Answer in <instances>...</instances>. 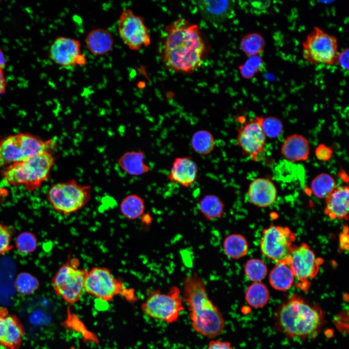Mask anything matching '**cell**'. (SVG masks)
I'll return each instance as SVG.
<instances>
[{
	"label": "cell",
	"instance_id": "8",
	"mask_svg": "<svg viewBox=\"0 0 349 349\" xmlns=\"http://www.w3.org/2000/svg\"><path fill=\"white\" fill-rule=\"evenodd\" d=\"M85 292L99 300L110 301L121 295L127 300H135L134 291L125 287L108 268L94 267L87 271L84 283Z\"/></svg>",
	"mask_w": 349,
	"mask_h": 349
},
{
	"label": "cell",
	"instance_id": "33",
	"mask_svg": "<svg viewBox=\"0 0 349 349\" xmlns=\"http://www.w3.org/2000/svg\"><path fill=\"white\" fill-rule=\"evenodd\" d=\"M244 271L247 279L255 283L260 282L265 278L268 269L265 263L261 259L251 258L246 262Z\"/></svg>",
	"mask_w": 349,
	"mask_h": 349
},
{
	"label": "cell",
	"instance_id": "31",
	"mask_svg": "<svg viewBox=\"0 0 349 349\" xmlns=\"http://www.w3.org/2000/svg\"><path fill=\"white\" fill-rule=\"evenodd\" d=\"M336 182L330 174L321 173L311 181V189L313 194L319 198H326L335 188Z\"/></svg>",
	"mask_w": 349,
	"mask_h": 349
},
{
	"label": "cell",
	"instance_id": "37",
	"mask_svg": "<svg viewBox=\"0 0 349 349\" xmlns=\"http://www.w3.org/2000/svg\"><path fill=\"white\" fill-rule=\"evenodd\" d=\"M263 65V62L260 56L250 57L241 69V74L245 78H252L262 69Z\"/></svg>",
	"mask_w": 349,
	"mask_h": 349
},
{
	"label": "cell",
	"instance_id": "11",
	"mask_svg": "<svg viewBox=\"0 0 349 349\" xmlns=\"http://www.w3.org/2000/svg\"><path fill=\"white\" fill-rule=\"evenodd\" d=\"M295 240V234L288 227L270 225L263 231L260 250L266 257L277 263L289 257Z\"/></svg>",
	"mask_w": 349,
	"mask_h": 349
},
{
	"label": "cell",
	"instance_id": "5",
	"mask_svg": "<svg viewBox=\"0 0 349 349\" xmlns=\"http://www.w3.org/2000/svg\"><path fill=\"white\" fill-rule=\"evenodd\" d=\"M53 140H43L29 133L9 136L0 143V167L27 160L55 147Z\"/></svg>",
	"mask_w": 349,
	"mask_h": 349
},
{
	"label": "cell",
	"instance_id": "15",
	"mask_svg": "<svg viewBox=\"0 0 349 349\" xmlns=\"http://www.w3.org/2000/svg\"><path fill=\"white\" fill-rule=\"evenodd\" d=\"M49 55L55 63L64 67L84 66L86 63L79 40L67 37H57L50 47Z\"/></svg>",
	"mask_w": 349,
	"mask_h": 349
},
{
	"label": "cell",
	"instance_id": "24",
	"mask_svg": "<svg viewBox=\"0 0 349 349\" xmlns=\"http://www.w3.org/2000/svg\"><path fill=\"white\" fill-rule=\"evenodd\" d=\"M295 277L290 267L288 258L276 263L269 274V282L275 290L285 291L293 284Z\"/></svg>",
	"mask_w": 349,
	"mask_h": 349
},
{
	"label": "cell",
	"instance_id": "13",
	"mask_svg": "<svg viewBox=\"0 0 349 349\" xmlns=\"http://www.w3.org/2000/svg\"><path fill=\"white\" fill-rule=\"evenodd\" d=\"M295 279L299 282V287L307 289L308 280L315 278L319 271L323 260L317 257L306 243L295 245L288 257Z\"/></svg>",
	"mask_w": 349,
	"mask_h": 349
},
{
	"label": "cell",
	"instance_id": "26",
	"mask_svg": "<svg viewBox=\"0 0 349 349\" xmlns=\"http://www.w3.org/2000/svg\"><path fill=\"white\" fill-rule=\"evenodd\" d=\"M225 255L230 259H238L248 253L249 245L246 238L240 234H231L226 236L222 242Z\"/></svg>",
	"mask_w": 349,
	"mask_h": 349
},
{
	"label": "cell",
	"instance_id": "2",
	"mask_svg": "<svg viewBox=\"0 0 349 349\" xmlns=\"http://www.w3.org/2000/svg\"><path fill=\"white\" fill-rule=\"evenodd\" d=\"M182 286L183 301L187 304L193 330L208 338L219 336L225 328V321L208 297L203 279L195 272L191 273L184 279Z\"/></svg>",
	"mask_w": 349,
	"mask_h": 349
},
{
	"label": "cell",
	"instance_id": "20",
	"mask_svg": "<svg viewBox=\"0 0 349 349\" xmlns=\"http://www.w3.org/2000/svg\"><path fill=\"white\" fill-rule=\"evenodd\" d=\"M348 186L336 187L325 198V214L332 220H347L349 217Z\"/></svg>",
	"mask_w": 349,
	"mask_h": 349
},
{
	"label": "cell",
	"instance_id": "45",
	"mask_svg": "<svg viewBox=\"0 0 349 349\" xmlns=\"http://www.w3.org/2000/svg\"><path fill=\"white\" fill-rule=\"evenodd\" d=\"M8 195V190L6 189L0 187V201L3 198H5Z\"/></svg>",
	"mask_w": 349,
	"mask_h": 349
},
{
	"label": "cell",
	"instance_id": "12",
	"mask_svg": "<svg viewBox=\"0 0 349 349\" xmlns=\"http://www.w3.org/2000/svg\"><path fill=\"white\" fill-rule=\"evenodd\" d=\"M118 31L123 42L132 50H140L151 43L150 34L143 19L129 9L121 13Z\"/></svg>",
	"mask_w": 349,
	"mask_h": 349
},
{
	"label": "cell",
	"instance_id": "21",
	"mask_svg": "<svg viewBox=\"0 0 349 349\" xmlns=\"http://www.w3.org/2000/svg\"><path fill=\"white\" fill-rule=\"evenodd\" d=\"M310 145L308 140L303 135L297 134L286 137L281 148L283 157L291 161L308 159Z\"/></svg>",
	"mask_w": 349,
	"mask_h": 349
},
{
	"label": "cell",
	"instance_id": "34",
	"mask_svg": "<svg viewBox=\"0 0 349 349\" xmlns=\"http://www.w3.org/2000/svg\"><path fill=\"white\" fill-rule=\"evenodd\" d=\"M16 250L23 254H29L37 249L38 240L32 232L24 231L19 233L15 241Z\"/></svg>",
	"mask_w": 349,
	"mask_h": 349
},
{
	"label": "cell",
	"instance_id": "27",
	"mask_svg": "<svg viewBox=\"0 0 349 349\" xmlns=\"http://www.w3.org/2000/svg\"><path fill=\"white\" fill-rule=\"evenodd\" d=\"M122 215L129 220H135L142 216L145 209L144 200L136 194H130L123 198L120 204Z\"/></svg>",
	"mask_w": 349,
	"mask_h": 349
},
{
	"label": "cell",
	"instance_id": "17",
	"mask_svg": "<svg viewBox=\"0 0 349 349\" xmlns=\"http://www.w3.org/2000/svg\"><path fill=\"white\" fill-rule=\"evenodd\" d=\"M198 167L190 157L175 158L167 174L168 181L188 188L194 184L198 178Z\"/></svg>",
	"mask_w": 349,
	"mask_h": 349
},
{
	"label": "cell",
	"instance_id": "30",
	"mask_svg": "<svg viewBox=\"0 0 349 349\" xmlns=\"http://www.w3.org/2000/svg\"><path fill=\"white\" fill-rule=\"evenodd\" d=\"M266 42L263 36L256 32L245 35L240 42L242 51L247 56H259L264 50Z\"/></svg>",
	"mask_w": 349,
	"mask_h": 349
},
{
	"label": "cell",
	"instance_id": "9",
	"mask_svg": "<svg viewBox=\"0 0 349 349\" xmlns=\"http://www.w3.org/2000/svg\"><path fill=\"white\" fill-rule=\"evenodd\" d=\"M303 58L313 65H333L339 54L336 37L315 26L302 43Z\"/></svg>",
	"mask_w": 349,
	"mask_h": 349
},
{
	"label": "cell",
	"instance_id": "3",
	"mask_svg": "<svg viewBox=\"0 0 349 349\" xmlns=\"http://www.w3.org/2000/svg\"><path fill=\"white\" fill-rule=\"evenodd\" d=\"M325 322L320 306L295 294L278 307L274 317L276 330L294 340L315 338Z\"/></svg>",
	"mask_w": 349,
	"mask_h": 349
},
{
	"label": "cell",
	"instance_id": "19",
	"mask_svg": "<svg viewBox=\"0 0 349 349\" xmlns=\"http://www.w3.org/2000/svg\"><path fill=\"white\" fill-rule=\"evenodd\" d=\"M248 198L254 205L268 207L275 202L277 190L274 184L269 179L259 177L250 184L247 192Z\"/></svg>",
	"mask_w": 349,
	"mask_h": 349
},
{
	"label": "cell",
	"instance_id": "44",
	"mask_svg": "<svg viewBox=\"0 0 349 349\" xmlns=\"http://www.w3.org/2000/svg\"><path fill=\"white\" fill-rule=\"evenodd\" d=\"M6 63V59L3 50L0 48V68L4 69Z\"/></svg>",
	"mask_w": 349,
	"mask_h": 349
},
{
	"label": "cell",
	"instance_id": "35",
	"mask_svg": "<svg viewBox=\"0 0 349 349\" xmlns=\"http://www.w3.org/2000/svg\"><path fill=\"white\" fill-rule=\"evenodd\" d=\"M261 127L266 137L270 138L278 137L283 130L282 121L274 116L262 117Z\"/></svg>",
	"mask_w": 349,
	"mask_h": 349
},
{
	"label": "cell",
	"instance_id": "1",
	"mask_svg": "<svg viewBox=\"0 0 349 349\" xmlns=\"http://www.w3.org/2000/svg\"><path fill=\"white\" fill-rule=\"evenodd\" d=\"M160 50L163 63L167 68L188 74L202 65L206 47L198 26L180 18L165 28Z\"/></svg>",
	"mask_w": 349,
	"mask_h": 349
},
{
	"label": "cell",
	"instance_id": "28",
	"mask_svg": "<svg viewBox=\"0 0 349 349\" xmlns=\"http://www.w3.org/2000/svg\"><path fill=\"white\" fill-rule=\"evenodd\" d=\"M270 296L269 289L265 285L260 282H255L247 288L245 299L250 306L259 308L268 303Z\"/></svg>",
	"mask_w": 349,
	"mask_h": 349
},
{
	"label": "cell",
	"instance_id": "22",
	"mask_svg": "<svg viewBox=\"0 0 349 349\" xmlns=\"http://www.w3.org/2000/svg\"><path fill=\"white\" fill-rule=\"evenodd\" d=\"M117 163L121 170L131 176H140L150 170L145 161L144 153L140 149L125 152L118 159Z\"/></svg>",
	"mask_w": 349,
	"mask_h": 349
},
{
	"label": "cell",
	"instance_id": "43",
	"mask_svg": "<svg viewBox=\"0 0 349 349\" xmlns=\"http://www.w3.org/2000/svg\"><path fill=\"white\" fill-rule=\"evenodd\" d=\"M7 89V81L4 69L0 68V95H3Z\"/></svg>",
	"mask_w": 349,
	"mask_h": 349
},
{
	"label": "cell",
	"instance_id": "32",
	"mask_svg": "<svg viewBox=\"0 0 349 349\" xmlns=\"http://www.w3.org/2000/svg\"><path fill=\"white\" fill-rule=\"evenodd\" d=\"M14 286L16 292L24 296L34 294L40 287L38 278L27 272H21L15 278Z\"/></svg>",
	"mask_w": 349,
	"mask_h": 349
},
{
	"label": "cell",
	"instance_id": "7",
	"mask_svg": "<svg viewBox=\"0 0 349 349\" xmlns=\"http://www.w3.org/2000/svg\"><path fill=\"white\" fill-rule=\"evenodd\" d=\"M87 271L80 268V262L77 258L69 257L51 280L55 294L68 304L77 303L85 292L84 283Z\"/></svg>",
	"mask_w": 349,
	"mask_h": 349
},
{
	"label": "cell",
	"instance_id": "16",
	"mask_svg": "<svg viewBox=\"0 0 349 349\" xmlns=\"http://www.w3.org/2000/svg\"><path fill=\"white\" fill-rule=\"evenodd\" d=\"M25 334L20 318L0 305V349H20Z\"/></svg>",
	"mask_w": 349,
	"mask_h": 349
},
{
	"label": "cell",
	"instance_id": "29",
	"mask_svg": "<svg viewBox=\"0 0 349 349\" xmlns=\"http://www.w3.org/2000/svg\"><path fill=\"white\" fill-rule=\"evenodd\" d=\"M190 145L197 154L206 155L210 154L214 149L215 140L210 131L206 129L199 130L192 135Z\"/></svg>",
	"mask_w": 349,
	"mask_h": 349
},
{
	"label": "cell",
	"instance_id": "42",
	"mask_svg": "<svg viewBox=\"0 0 349 349\" xmlns=\"http://www.w3.org/2000/svg\"><path fill=\"white\" fill-rule=\"evenodd\" d=\"M270 5V1H256L251 2V6L254 8V11L256 12L262 13L266 11Z\"/></svg>",
	"mask_w": 349,
	"mask_h": 349
},
{
	"label": "cell",
	"instance_id": "38",
	"mask_svg": "<svg viewBox=\"0 0 349 349\" xmlns=\"http://www.w3.org/2000/svg\"><path fill=\"white\" fill-rule=\"evenodd\" d=\"M333 151L330 147L324 144H320L315 150V156L317 159L322 161L330 160L333 156Z\"/></svg>",
	"mask_w": 349,
	"mask_h": 349
},
{
	"label": "cell",
	"instance_id": "18",
	"mask_svg": "<svg viewBox=\"0 0 349 349\" xmlns=\"http://www.w3.org/2000/svg\"><path fill=\"white\" fill-rule=\"evenodd\" d=\"M197 5L203 17L211 23H222L235 15L234 1L199 0Z\"/></svg>",
	"mask_w": 349,
	"mask_h": 349
},
{
	"label": "cell",
	"instance_id": "10",
	"mask_svg": "<svg viewBox=\"0 0 349 349\" xmlns=\"http://www.w3.org/2000/svg\"><path fill=\"white\" fill-rule=\"evenodd\" d=\"M141 309L151 318L167 323L175 322L184 310L180 290L172 286L167 293L152 291L142 304Z\"/></svg>",
	"mask_w": 349,
	"mask_h": 349
},
{
	"label": "cell",
	"instance_id": "14",
	"mask_svg": "<svg viewBox=\"0 0 349 349\" xmlns=\"http://www.w3.org/2000/svg\"><path fill=\"white\" fill-rule=\"evenodd\" d=\"M262 117L256 116L246 122L238 129L237 144L243 154L255 161L264 153L266 136L261 127Z\"/></svg>",
	"mask_w": 349,
	"mask_h": 349
},
{
	"label": "cell",
	"instance_id": "6",
	"mask_svg": "<svg viewBox=\"0 0 349 349\" xmlns=\"http://www.w3.org/2000/svg\"><path fill=\"white\" fill-rule=\"evenodd\" d=\"M92 187L81 184L75 179L52 185L47 193V199L56 212L67 216L83 208L90 201Z\"/></svg>",
	"mask_w": 349,
	"mask_h": 349
},
{
	"label": "cell",
	"instance_id": "23",
	"mask_svg": "<svg viewBox=\"0 0 349 349\" xmlns=\"http://www.w3.org/2000/svg\"><path fill=\"white\" fill-rule=\"evenodd\" d=\"M85 44L88 50L93 55L101 56L110 52L114 45L112 34L103 28L91 30L85 38Z\"/></svg>",
	"mask_w": 349,
	"mask_h": 349
},
{
	"label": "cell",
	"instance_id": "36",
	"mask_svg": "<svg viewBox=\"0 0 349 349\" xmlns=\"http://www.w3.org/2000/svg\"><path fill=\"white\" fill-rule=\"evenodd\" d=\"M13 229L0 223V255L11 251L14 245L12 243Z\"/></svg>",
	"mask_w": 349,
	"mask_h": 349
},
{
	"label": "cell",
	"instance_id": "4",
	"mask_svg": "<svg viewBox=\"0 0 349 349\" xmlns=\"http://www.w3.org/2000/svg\"><path fill=\"white\" fill-rule=\"evenodd\" d=\"M55 161V158L50 152H45L5 166L1 171V176L8 184L22 186L32 191L48 179Z\"/></svg>",
	"mask_w": 349,
	"mask_h": 349
},
{
	"label": "cell",
	"instance_id": "41",
	"mask_svg": "<svg viewBox=\"0 0 349 349\" xmlns=\"http://www.w3.org/2000/svg\"><path fill=\"white\" fill-rule=\"evenodd\" d=\"M339 247L342 251H348L349 249V229L345 226L339 235Z\"/></svg>",
	"mask_w": 349,
	"mask_h": 349
},
{
	"label": "cell",
	"instance_id": "40",
	"mask_svg": "<svg viewBox=\"0 0 349 349\" xmlns=\"http://www.w3.org/2000/svg\"><path fill=\"white\" fill-rule=\"evenodd\" d=\"M206 349H233V348L229 341L216 339L209 342Z\"/></svg>",
	"mask_w": 349,
	"mask_h": 349
},
{
	"label": "cell",
	"instance_id": "39",
	"mask_svg": "<svg viewBox=\"0 0 349 349\" xmlns=\"http://www.w3.org/2000/svg\"><path fill=\"white\" fill-rule=\"evenodd\" d=\"M349 51L348 48L343 49L339 52L337 59V63L339 65L343 70L347 72L349 69Z\"/></svg>",
	"mask_w": 349,
	"mask_h": 349
},
{
	"label": "cell",
	"instance_id": "25",
	"mask_svg": "<svg viewBox=\"0 0 349 349\" xmlns=\"http://www.w3.org/2000/svg\"><path fill=\"white\" fill-rule=\"evenodd\" d=\"M198 207L203 217L207 220H218L224 213L225 206L222 199L214 194L204 196L199 201Z\"/></svg>",
	"mask_w": 349,
	"mask_h": 349
}]
</instances>
